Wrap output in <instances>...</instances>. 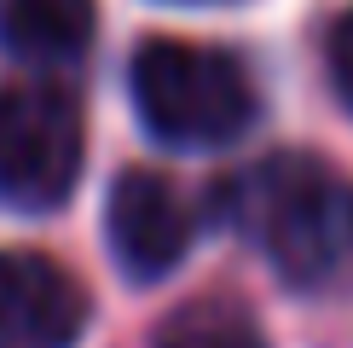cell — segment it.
Instances as JSON below:
<instances>
[{
	"label": "cell",
	"instance_id": "obj_1",
	"mask_svg": "<svg viewBox=\"0 0 353 348\" xmlns=\"http://www.w3.org/2000/svg\"><path fill=\"white\" fill-rule=\"evenodd\" d=\"M226 215L290 290H342L353 279V180L313 151H272L226 186Z\"/></svg>",
	"mask_w": 353,
	"mask_h": 348
},
{
	"label": "cell",
	"instance_id": "obj_2",
	"mask_svg": "<svg viewBox=\"0 0 353 348\" xmlns=\"http://www.w3.org/2000/svg\"><path fill=\"white\" fill-rule=\"evenodd\" d=\"M145 134L174 151H220L255 122V81L220 47L197 41H145L128 70Z\"/></svg>",
	"mask_w": 353,
	"mask_h": 348
},
{
	"label": "cell",
	"instance_id": "obj_3",
	"mask_svg": "<svg viewBox=\"0 0 353 348\" xmlns=\"http://www.w3.org/2000/svg\"><path fill=\"white\" fill-rule=\"evenodd\" d=\"M87 128L58 87H6L0 93V197L18 209H58L81 180Z\"/></svg>",
	"mask_w": 353,
	"mask_h": 348
},
{
	"label": "cell",
	"instance_id": "obj_4",
	"mask_svg": "<svg viewBox=\"0 0 353 348\" xmlns=\"http://www.w3.org/2000/svg\"><path fill=\"white\" fill-rule=\"evenodd\" d=\"M191 232H197V221H191L180 186L168 174H157V168H122L116 174L110 203H105V238H110L116 267L134 284L168 279L191 250Z\"/></svg>",
	"mask_w": 353,
	"mask_h": 348
},
{
	"label": "cell",
	"instance_id": "obj_5",
	"mask_svg": "<svg viewBox=\"0 0 353 348\" xmlns=\"http://www.w3.org/2000/svg\"><path fill=\"white\" fill-rule=\"evenodd\" d=\"M87 290L41 250H0V348H76Z\"/></svg>",
	"mask_w": 353,
	"mask_h": 348
},
{
	"label": "cell",
	"instance_id": "obj_6",
	"mask_svg": "<svg viewBox=\"0 0 353 348\" xmlns=\"http://www.w3.org/2000/svg\"><path fill=\"white\" fill-rule=\"evenodd\" d=\"M99 23L93 0H0V41L35 64H70Z\"/></svg>",
	"mask_w": 353,
	"mask_h": 348
},
{
	"label": "cell",
	"instance_id": "obj_7",
	"mask_svg": "<svg viewBox=\"0 0 353 348\" xmlns=\"http://www.w3.org/2000/svg\"><path fill=\"white\" fill-rule=\"evenodd\" d=\"M151 348H267V337L238 302L209 296V302H185L180 313H168L157 325Z\"/></svg>",
	"mask_w": 353,
	"mask_h": 348
},
{
	"label": "cell",
	"instance_id": "obj_8",
	"mask_svg": "<svg viewBox=\"0 0 353 348\" xmlns=\"http://www.w3.org/2000/svg\"><path fill=\"white\" fill-rule=\"evenodd\" d=\"M325 58H330V81H336V93H342V105L353 110V6L330 23V47H325Z\"/></svg>",
	"mask_w": 353,
	"mask_h": 348
},
{
	"label": "cell",
	"instance_id": "obj_9",
	"mask_svg": "<svg viewBox=\"0 0 353 348\" xmlns=\"http://www.w3.org/2000/svg\"><path fill=\"white\" fill-rule=\"evenodd\" d=\"M191 6H203V0H191Z\"/></svg>",
	"mask_w": 353,
	"mask_h": 348
}]
</instances>
